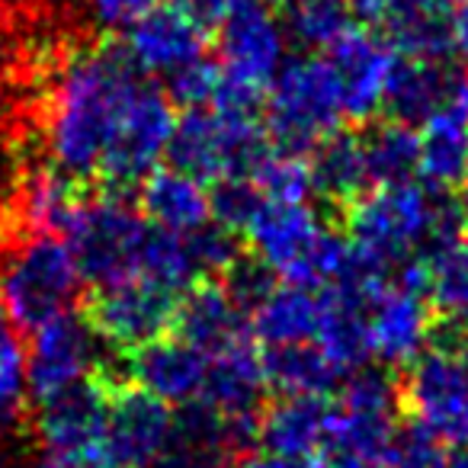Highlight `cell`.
<instances>
[{"mask_svg":"<svg viewBox=\"0 0 468 468\" xmlns=\"http://www.w3.org/2000/svg\"><path fill=\"white\" fill-rule=\"evenodd\" d=\"M33 398L27 378V359L20 346H7L0 353V436H10L20 430L27 417V404Z\"/></svg>","mask_w":468,"mask_h":468,"instance_id":"d590c367","label":"cell"},{"mask_svg":"<svg viewBox=\"0 0 468 468\" xmlns=\"http://www.w3.org/2000/svg\"><path fill=\"white\" fill-rule=\"evenodd\" d=\"M164 90L174 100V106H183V110H196V106H212L215 97H218L221 87V68L218 61H212L208 55L189 61L186 68L174 71L167 80H164Z\"/></svg>","mask_w":468,"mask_h":468,"instance_id":"74e56055","label":"cell"},{"mask_svg":"<svg viewBox=\"0 0 468 468\" xmlns=\"http://www.w3.org/2000/svg\"><path fill=\"white\" fill-rule=\"evenodd\" d=\"M459 228L455 202H446L440 189L414 180L369 186L346 206V241L388 276L401 263L455 238Z\"/></svg>","mask_w":468,"mask_h":468,"instance_id":"7a4b0ae2","label":"cell"},{"mask_svg":"<svg viewBox=\"0 0 468 468\" xmlns=\"http://www.w3.org/2000/svg\"><path fill=\"white\" fill-rule=\"evenodd\" d=\"M215 27L221 80L263 97L289 61V36L282 20L263 0H244Z\"/></svg>","mask_w":468,"mask_h":468,"instance_id":"8fae6325","label":"cell"},{"mask_svg":"<svg viewBox=\"0 0 468 468\" xmlns=\"http://www.w3.org/2000/svg\"><path fill=\"white\" fill-rule=\"evenodd\" d=\"M132 385H138L148 395L161 398L170 408H186L202 398L208 376V356L186 344L183 337H157L151 344L132 350L125 363Z\"/></svg>","mask_w":468,"mask_h":468,"instance_id":"ffe728a7","label":"cell"},{"mask_svg":"<svg viewBox=\"0 0 468 468\" xmlns=\"http://www.w3.org/2000/svg\"><path fill=\"white\" fill-rule=\"evenodd\" d=\"M427 302L449 327H468V238L455 234L423 254Z\"/></svg>","mask_w":468,"mask_h":468,"instance_id":"4dcf8cb0","label":"cell"},{"mask_svg":"<svg viewBox=\"0 0 468 468\" xmlns=\"http://www.w3.org/2000/svg\"><path fill=\"white\" fill-rule=\"evenodd\" d=\"M106 414H110V391L87 378L65 391L42 398L36 414V436L48 459H87L103 452Z\"/></svg>","mask_w":468,"mask_h":468,"instance_id":"9a60e30c","label":"cell"},{"mask_svg":"<svg viewBox=\"0 0 468 468\" xmlns=\"http://www.w3.org/2000/svg\"><path fill=\"white\" fill-rule=\"evenodd\" d=\"M359 138H363V154L372 186L404 183L417 174V164H420V132L414 125L385 119V122H376L372 129L359 132Z\"/></svg>","mask_w":468,"mask_h":468,"instance_id":"1f68e13d","label":"cell"},{"mask_svg":"<svg viewBox=\"0 0 468 468\" xmlns=\"http://www.w3.org/2000/svg\"><path fill=\"white\" fill-rule=\"evenodd\" d=\"M261 359L267 385L280 391V395L327 398L346 378L314 344L261 346Z\"/></svg>","mask_w":468,"mask_h":468,"instance_id":"f546056e","label":"cell"},{"mask_svg":"<svg viewBox=\"0 0 468 468\" xmlns=\"http://www.w3.org/2000/svg\"><path fill=\"white\" fill-rule=\"evenodd\" d=\"M446 442L433 433L423 420H398L395 436L385 452V468H440L446 455Z\"/></svg>","mask_w":468,"mask_h":468,"instance_id":"e575fe53","label":"cell"},{"mask_svg":"<svg viewBox=\"0 0 468 468\" xmlns=\"http://www.w3.org/2000/svg\"><path fill=\"white\" fill-rule=\"evenodd\" d=\"M176 299L180 295L157 286L148 276H132V280L100 286L87 318L93 321L103 344L132 353L174 327Z\"/></svg>","mask_w":468,"mask_h":468,"instance_id":"4fadbf2b","label":"cell"},{"mask_svg":"<svg viewBox=\"0 0 468 468\" xmlns=\"http://www.w3.org/2000/svg\"><path fill=\"white\" fill-rule=\"evenodd\" d=\"M174 125V100L167 97L164 87L144 78L135 97L125 106L119 129L112 132L110 144H106L97 176H103L110 189H122V193L129 186H138L167 157Z\"/></svg>","mask_w":468,"mask_h":468,"instance_id":"30bf717a","label":"cell"},{"mask_svg":"<svg viewBox=\"0 0 468 468\" xmlns=\"http://www.w3.org/2000/svg\"><path fill=\"white\" fill-rule=\"evenodd\" d=\"M189 248H193L196 267H199L202 280H212V276H225L234 263L241 261V234L228 231L218 221H208L206 228L186 234Z\"/></svg>","mask_w":468,"mask_h":468,"instance_id":"f35d334b","label":"cell"},{"mask_svg":"<svg viewBox=\"0 0 468 468\" xmlns=\"http://www.w3.org/2000/svg\"><path fill=\"white\" fill-rule=\"evenodd\" d=\"M23 359H27L29 391L36 401H42L55 391L97 376L103 366V337L87 314L68 308L29 331Z\"/></svg>","mask_w":468,"mask_h":468,"instance_id":"7c38bea8","label":"cell"},{"mask_svg":"<svg viewBox=\"0 0 468 468\" xmlns=\"http://www.w3.org/2000/svg\"><path fill=\"white\" fill-rule=\"evenodd\" d=\"M433 308L427 295L388 280L366 299L369 359L382 366H408L430 346Z\"/></svg>","mask_w":468,"mask_h":468,"instance_id":"e0dca14e","label":"cell"},{"mask_svg":"<svg viewBox=\"0 0 468 468\" xmlns=\"http://www.w3.org/2000/svg\"><path fill=\"white\" fill-rule=\"evenodd\" d=\"M378 33L408 58L455 61L468 55V0H395Z\"/></svg>","mask_w":468,"mask_h":468,"instance_id":"2e32d148","label":"cell"},{"mask_svg":"<svg viewBox=\"0 0 468 468\" xmlns=\"http://www.w3.org/2000/svg\"><path fill=\"white\" fill-rule=\"evenodd\" d=\"M327 423H331V401L321 395H282L270 404L257 423V440L270 452L286 459H321Z\"/></svg>","mask_w":468,"mask_h":468,"instance_id":"4316f807","label":"cell"},{"mask_svg":"<svg viewBox=\"0 0 468 468\" xmlns=\"http://www.w3.org/2000/svg\"><path fill=\"white\" fill-rule=\"evenodd\" d=\"M455 212H459L462 228L468 231V180L459 186V196H455Z\"/></svg>","mask_w":468,"mask_h":468,"instance_id":"7dc6e473","label":"cell"},{"mask_svg":"<svg viewBox=\"0 0 468 468\" xmlns=\"http://www.w3.org/2000/svg\"><path fill=\"white\" fill-rule=\"evenodd\" d=\"M174 331L206 356L228 350L234 344L254 340L250 314L241 302L228 292L225 282L199 280L176 299Z\"/></svg>","mask_w":468,"mask_h":468,"instance_id":"44dd1931","label":"cell"},{"mask_svg":"<svg viewBox=\"0 0 468 468\" xmlns=\"http://www.w3.org/2000/svg\"><path fill=\"white\" fill-rule=\"evenodd\" d=\"M263 206V196L250 183V176H231V180L212 183V221L234 234H244L257 208Z\"/></svg>","mask_w":468,"mask_h":468,"instance_id":"8d00e7d4","label":"cell"},{"mask_svg":"<svg viewBox=\"0 0 468 468\" xmlns=\"http://www.w3.org/2000/svg\"><path fill=\"white\" fill-rule=\"evenodd\" d=\"M170 4L180 7L183 14L196 16L199 23H206V27H215V23L225 20L238 4H244V0H170Z\"/></svg>","mask_w":468,"mask_h":468,"instance_id":"60d3db41","label":"cell"},{"mask_svg":"<svg viewBox=\"0 0 468 468\" xmlns=\"http://www.w3.org/2000/svg\"><path fill=\"white\" fill-rule=\"evenodd\" d=\"M321 55H324L334 84H337L344 119L369 122L385 103V87H388L391 68L398 58L395 48L372 29L353 27Z\"/></svg>","mask_w":468,"mask_h":468,"instance_id":"ac0fdd59","label":"cell"},{"mask_svg":"<svg viewBox=\"0 0 468 468\" xmlns=\"http://www.w3.org/2000/svg\"><path fill=\"white\" fill-rule=\"evenodd\" d=\"M267 376H263V359L257 350V340H244L228 350L208 356V376L202 398L196 404L218 410L221 417L244 427L257 430L261 423V404L267 395Z\"/></svg>","mask_w":468,"mask_h":468,"instance_id":"603a6c76","label":"cell"},{"mask_svg":"<svg viewBox=\"0 0 468 468\" xmlns=\"http://www.w3.org/2000/svg\"><path fill=\"white\" fill-rule=\"evenodd\" d=\"M138 208L154 228L193 234L212 221V189L180 167H157L138 183Z\"/></svg>","mask_w":468,"mask_h":468,"instance_id":"d4e9b609","label":"cell"},{"mask_svg":"<svg viewBox=\"0 0 468 468\" xmlns=\"http://www.w3.org/2000/svg\"><path fill=\"white\" fill-rule=\"evenodd\" d=\"M280 20L289 42L305 52H327L353 29V10L346 0H286Z\"/></svg>","mask_w":468,"mask_h":468,"instance_id":"d6a6232c","label":"cell"},{"mask_svg":"<svg viewBox=\"0 0 468 468\" xmlns=\"http://www.w3.org/2000/svg\"><path fill=\"white\" fill-rule=\"evenodd\" d=\"M254 261L267 267L280 282L299 286H340L359 267L363 257L337 234L318 208L308 202H267L244 228Z\"/></svg>","mask_w":468,"mask_h":468,"instance_id":"3957f363","label":"cell"},{"mask_svg":"<svg viewBox=\"0 0 468 468\" xmlns=\"http://www.w3.org/2000/svg\"><path fill=\"white\" fill-rule=\"evenodd\" d=\"M340 122H346L344 106L324 55L286 61L263 93V125L276 148L308 154Z\"/></svg>","mask_w":468,"mask_h":468,"instance_id":"ba28073f","label":"cell"},{"mask_svg":"<svg viewBox=\"0 0 468 468\" xmlns=\"http://www.w3.org/2000/svg\"><path fill=\"white\" fill-rule=\"evenodd\" d=\"M231 468H321V459H286L280 452L261 449V452L238 455Z\"/></svg>","mask_w":468,"mask_h":468,"instance_id":"b9f144b4","label":"cell"},{"mask_svg":"<svg viewBox=\"0 0 468 468\" xmlns=\"http://www.w3.org/2000/svg\"><path fill=\"white\" fill-rule=\"evenodd\" d=\"M440 468H468V442L465 446H449Z\"/></svg>","mask_w":468,"mask_h":468,"instance_id":"f6af8a7d","label":"cell"},{"mask_svg":"<svg viewBox=\"0 0 468 468\" xmlns=\"http://www.w3.org/2000/svg\"><path fill=\"white\" fill-rule=\"evenodd\" d=\"M144 78L125 48L74 52L48 90L46 148L55 167L74 180L97 176L106 144Z\"/></svg>","mask_w":468,"mask_h":468,"instance_id":"6da1fadb","label":"cell"},{"mask_svg":"<svg viewBox=\"0 0 468 468\" xmlns=\"http://www.w3.org/2000/svg\"><path fill=\"white\" fill-rule=\"evenodd\" d=\"M84 196L74 176L58 170L55 164H42V167L27 170L20 183H16L14 202H10V215L20 234H58L65 238L68 228L74 225Z\"/></svg>","mask_w":468,"mask_h":468,"instance_id":"cb8c5ba5","label":"cell"},{"mask_svg":"<svg viewBox=\"0 0 468 468\" xmlns=\"http://www.w3.org/2000/svg\"><path fill=\"white\" fill-rule=\"evenodd\" d=\"M151 238L154 225L125 199L122 189H106L97 199H84L65 234L84 282H93L97 289L142 276Z\"/></svg>","mask_w":468,"mask_h":468,"instance_id":"52a82bcc","label":"cell"},{"mask_svg":"<svg viewBox=\"0 0 468 468\" xmlns=\"http://www.w3.org/2000/svg\"><path fill=\"white\" fill-rule=\"evenodd\" d=\"M327 292L299 282H273L267 295L250 308V334L257 346L314 344L324 318Z\"/></svg>","mask_w":468,"mask_h":468,"instance_id":"484cf974","label":"cell"},{"mask_svg":"<svg viewBox=\"0 0 468 468\" xmlns=\"http://www.w3.org/2000/svg\"><path fill=\"white\" fill-rule=\"evenodd\" d=\"M308 170H312V189L334 206H350L372 186L359 132L337 129L321 138L308 151Z\"/></svg>","mask_w":468,"mask_h":468,"instance_id":"f1b7e54d","label":"cell"},{"mask_svg":"<svg viewBox=\"0 0 468 468\" xmlns=\"http://www.w3.org/2000/svg\"><path fill=\"white\" fill-rule=\"evenodd\" d=\"M267 125L254 106H196L176 116L167 161L202 183L250 176L254 164L270 148Z\"/></svg>","mask_w":468,"mask_h":468,"instance_id":"277c9868","label":"cell"},{"mask_svg":"<svg viewBox=\"0 0 468 468\" xmlns=\"http://www.w3.org/2000/svg\"><path fill=\"white\" fill-rule=\"evenodd\" d=\"M208 52V27L174 4H157L125 33V55L142 74L167 80Z\"/></svg>","mask_w":468,"mask_h":468,"instance_id":"d6986e66","label":"cell"},{"mask_svg":"<svg viewBox=\"0 0 468 468\" xmlns=\"http://www.w3.org/2000/svg\"><path fill=\"white\" fill-rule=\"evenodd\" d=\"M250 183L267 202H308V196L314 193L308 154L276 148V144H270L267 154L254 164Z\"/></svg>","mask_w":468,"mask_h":468,"instance_id":"836d02e7","label":"cell"},{"mask_svg":"<svg viewBox=\"0 0 468 468\" xmlns=\"http://www.w3.org/2000/svg\"><path fill=\"white\" fill-rule=\"evenodd\" d=\"M16 468H122L110 459L106 452L100 455H87V459H71V462H61V459H46L39 465H16Z\"/></svg>","mask_w":468,"mask_h":468,"instance_id":"7bdbcfd3","label":"cell"},{"mask_svg":"<svg viewBox=\"0 0 468 468\" xmlns=\"http://www.w3.org/2000/svg\"><path fill=\"white\" fill-rule=\"evenodd\" d=\"M161 0H87L90 20L106 33H129Z\"/></svg>","mask_w":468,"mask_h":468,"instance_id":"ab89813d","label":"cell"},{"mask_svg":"<svg viewBox=\"0 0 468 468\" xmlns=\"http://www.w3.org/2000/svg\"><path fill=\"white\" fill-rule=\"evenodd\" d=\"M10 314H7V305H4V299H0V353L7 350V346H14V334H10Z\"/></svg>","mask_w":468,"mask_h":468,"instance_id":"bcb514c9","label":"cell"},{"mask_svg":"<svg viewBox=\"0 0 468 468\" xmlns=\"http://www.w3.org/2000/svg\"><path fill=\"white\" fill-rule=\"evenodd\" d=\"M80 289L84 273L58 234H23L0 263V299L23 331L74 308Z\"/></svg>","mask_w":468,"mask_h":468,"instance_id":"8992f818","label":"cell"},{"mask_svg":"<svg viewBox=\"0 0 468 468\" xmlns=\"http://www.w3.org/2000/svg\"><path fill=\"white\" fill-rule=\"evenodd\" d=\"M401 408L423 420L446 446L468 442V353L465 346H427L401 382Z\"/></svg>","mask_w":468,"mask_h":468,"instance_id":"9c48e42d","label":"cell"},{"mask_svg":"<svg viewBox=\"0 0 468 468\" xmlns=\"http://www.w3.org/2000/svg\"><path fill=\"white\" fill-rule=\"evenodd\" d=\"M468 93V78L455 71L452 61L433 58H395L388 87H385V103L388 119L420 129L423 122L446 110L452 100Z\"/></svg>","mask_w":468,"mask_h":468,"instance_id":"7402d4cb","label":"cell"},{"mask_svg":"<svg viewBox=\"0 0 468 468\" xmlns=\"http://www.w3.org/2000/svg\"><path fill=\"white\" fill-rule=\"evenodd\" d=\"M401 410V385L376 366H359L340 382L331 404L321 468H385Z\"/></svg>","mask_w":468,"mask_h":468,"instance_id":"5b68a950","label":"cell"},{"mask_svg":"<svg viewBox=\"0 0 468 468\" xmlns=\"http://www.w3.org/2000/svg\"><path fill=\"white\" fill-rule=\"evenodd\" d=\"M176 414L138 385L110 391L103 452L122 468H154L174 449Z\"/></svg>","mask_w":468,"mask_h":468,"instance_id":"5bb4252c","label":"cell"},{"mask_svg":"<svg viewBox=\"0 0 468 468\" xmlns=\"http://www.w3.org/2000/svg\"><path fill=\"white\" fill-rule=\"evenodd\" d=\"M417 174L433 189H452L468 180V93L420 125Z\"/></svg>","mask_w":468,"mask_h":468,"instance_id":"83f0119b","label":"cell"},{"mask_svg":"<svg viewBox=\"0 0 468 468\" xmlns=\"http://www.w3.org/2000/svg\"><path fill=\"white\" fill-rule=\"evenodd\" d=\"M154 468H218V465H212V462L196 459V455H186V452H176V449H170V452L164 455V459L157 462Z\"/></svg>","mask_w":468,"mask_h":468,"instance_id":"ee69618b","label":"cell"},{"mask_svg":"<svg viewBox=\"0 0 468 468\" xmlns=\"http://www.w3.org/2000/svg\"><path fill=\"white\" fill-rule=\"evenodd\" d=\"M465 353H468V340H465Z\"/></svg>","mask_w":468,"mask_h":468,"instance_id":"c3c4849f","label":"cell"}]
</instances>
